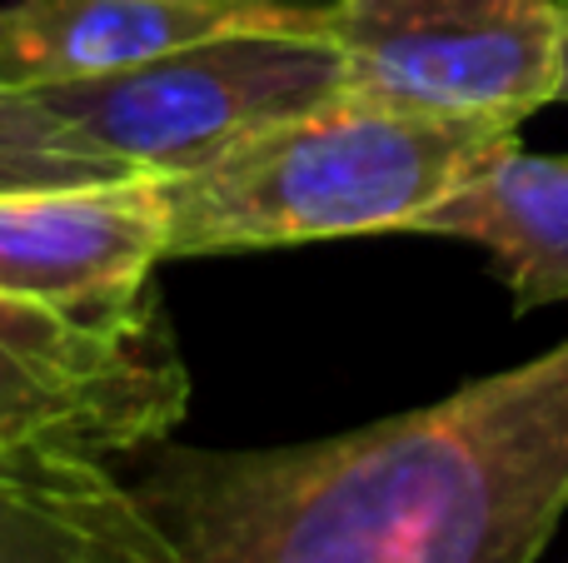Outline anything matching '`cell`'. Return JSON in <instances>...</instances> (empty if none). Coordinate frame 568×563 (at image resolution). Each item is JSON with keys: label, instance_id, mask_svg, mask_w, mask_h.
<instances>
[{"label": "cell", "instance_id": "6da1fadb", "mask_svg": "<svg viewBox=\"0 0 568 563\" xmlns=\"http://www.w3.org/2000/svg\"><path fill=\"white\" fill-rule=\"evenodd\" d=\"M180 563H534L568 509V339L434 405L284 449H170Z\"/></svg>", "mask_w": 568, "mask_h": 563}, {"label": "cell", "instance_id": "7a4b0ae2", "mask_svg": "<svg viewBox=\"0 0 568 563\" xmlns=\"http://www.w3.org/2000/svg\"><path fill=\"white\" fill-rule=\"evenodd\" d=\"M519 130L339 95L165 180L170 259L409 235Z\"/></svg>", "mask_w": 568, "mask_h": 563}, {"label": "cell", "instance_id": "3957f363", "mask_svg": "<svg viewBox=\"0 0 568 563\" xmlns=\"http://www.w3.org/2000/svg\"><path fill=\"white\" fill-rule=\"evenodd\" d=\"M190 369L155 289L95 305L0 295V454L115 459L165 444Z\"/></svg>", "mask_w": 568, "mask_h": 563}, {"label": "cell", "instance_id": "277c9868", "mask_svg": "<svg viewBox=\"0 0 568 563\" xmlns=\"http://www.w3.org/2000/svg\"><path fill=\"white\" fill-rule=\"evenodd\" d=\"M344 90L339 50L320 35V6H294L270 25L180 45L135 70L40 90L130 175H185L275 120L320 110Z\"/></svg>", "mask_w": 568, "mask_h": 563}, {"label": "cell", "instance_id": "5b68a950", "mask_svg": "<svg viewBox=\"0 0 568 563\" xmlns=\"http://www.w3.org/2000/svg\"><path fill=\"white\" fill-rule=\"evenodd\" d=\"M320 35L374 105L519 130L559 100L568 0H334Z\"/></svg>", "mask_w": 568, "mask_h": 563}, {"label": "cell", "instance_id": "8992f818", "mask_svg": "<svg viewBox=\"0 0 568 563\" xmlns=\"http://www.w3.org/2000/svg\"><path fill=\"white\" fill-rule=\"evenodd\" d=\"M160 259H170V205L155 175L0 195V295L125 299L150 285Z\"/></svg>", "mask_w": 568, "mask_h": 563}, {"label": "cell", "instance_id": "52a82bcc", "mask_svg": "<svg viewBox=\"0 0 568 563\" xmlns=\"http://www.w3.org/2000/svg\"><path fill=\"white\" fill-rule=\"evenodd\" d=\"M294 6H170V0H10L0 6V85L60 90L135 70L180 45L225 35L240 25H270Z\"/></svg>", "mask_w": 568, "mask_h": 563}, {"label": "cell", "instance_id": "ba28073f", "mask_svg": "<svg viewBox=\"0 0 568 563\" xmlns=\"http://www.w3.org/2000/svg\"><path fill=\"white\" fill-rule=\"evenodd\" d=\"M0 563H180V549L105 459L0 454Z\"/></svg>", "mask_w": 568, "mask_h": 563}, {"label": "cell", "instance_id": "9c48e42d", "mask_svg": "<svg viewBox=\"0 0 568 563\" xmlns=\"http://www.w3.org/2000/svg\"><path fill=\"white\" fill-rule=\"evenodd\" d=\"M409 235L479 245L514 309L568 299V155H529L519 140L439 199Z\"/></svg>", "mask_w": 568, "mask_h": 563}, {"label": "cell", "instance_id": "30bf717a", "mask_svg": "<svg viewBox=\"0 0 568 563\" xmlns=\"http://www.w3.org/2000/svg\"><path fill=\"white\" fill-rule=\"evenodd\" d=\"M100 180H130V170L110 160L80 125H70L55 105L30 90L0 85V195Z\"/></svg>", "mask_w": 568, "mask_h": 563}, {"label": "cell", "instance_id": "8fae6325", "mask_svg": "<svg viewBox=\"0 0 568 563\" xmlns=\"http://www.w3.org/2000/svg\"><path fill=\"white\" fill-rule=\"evenodd\" d=\"M170 6H215V10H230V6H260V0H170Z\"/></svg>", "mask_w": 568, "mask_h": 563}, {"label": "cell", "instance_id": "7c38bea8", "mask_svg": "<svg viewBox=\"0 0 568 563\" xmlns=\"http://www.w3.org/2000/svg\"><path fill=\"white\" fill-rule=\"evenodd\" d=\"M559 100H568V50H564V85H559Z\"/></svg>", "mask_w": 568, "mask_h": 563}]
</instances>
